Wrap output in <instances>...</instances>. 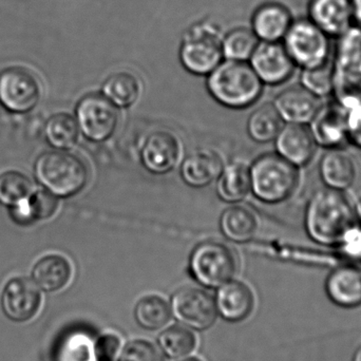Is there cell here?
Instances as JSON below:
<instances>
[{
	"instance_id": "obj_1",
	"label": "cell",
	"mask_w": 361,
	"mask_h": 361,
	"mask_svg": "<svg viewBox=\"0 0 361 361\" xmlns=\"http://www.w3.org/2000/svg\"><path fill=\"white\" fill-rule=\"evenodd\" d=\"M354 206L343 191L319 189L316 191L305 210V229L316 243L338 246L348 231L357 223Z\"/></svg>"
},
{
	"instance_id": "obj_2",
	"label": "cell",
	"mask_w": 361,
	"mask_h": 361,
	"mask_svg": "<svg viewBox=\"0 0 361 361\" xmlns=\"http://www.w3.org/2000/svg\"><path fill=\"white\" fill-rule=\"evenodd\" d=\"M207 90L221 105L244 109L260 99L263 82L250 63L226 59L208 74Z\"/></svg>"
},
{
	"instance_id": "obj_3",
	"label": "cell",
	"mask_w": 361,
	"mask_h": 361,
	"mask_svg": "<svg viewBox=\"0 0 361 361\" xmlns=\"http://www.w3.org/2000/svg\"><path fill=\"white\" fill-rule=\"evenodd\" d=\"M36 179L57 197H70L86 186L89 171L82 159L66 150L48 152L34 165Z\"/></svg>"
},
{
	"instance_id": "obj_4",
	"label": "cell",
	"mask_w": 361,
	"mask_h": 361,
	"mask_svg": "<svg viewBox=\"0 0 361 361\" xmlns=\"http://www.w3.org/2000/svg\"><path fill=\"white\" fill-rule=\"evenodd\" d=\"M252 191L257 199L267 204L288 200L298 185V169L278 154L257 158L250 169Z\"/></svg>"
},
{
	"instance_id": "obj_5",
	"label": "cell",
	"mask_w": 361,
	"mask_h": 361,
	"mask_svg": "<svg viewBox=\"0 0 361 361\" xmlns=\"http://www.w3.org/2000/svg\"><path fill=\"white\" fill-rule=\"evenodd\" d=\"M333 66L338 103L350 108L361 102V27H351L339 36Z\"/></svg>"
},
{
	"instance_id": "obj_6",
	"label": "cell",
	"mask_w": 361,
	"mask_h": 361,
	"mask_svg": "<svg viewBox=\"0 0 361 361\" xmlns=\"http://www.w3.org/2000/svg\"><path fill=\"white\" fill-rule=\"evenodd\" d=\"M237 258L231 248L218 241L195 246L189 259V273L195 281L209 288L222 286L237 271Z\"/></svg>"
},
{
	"instance_id": "obj_7",
	"label": "cell",
	"mask_w": 361,
	"mask_h": 361,
	"mask_svg": "<svg viewBox=\"0 0 361 361\" xmlns=\"http://www.w3.org/2000/svg\"><path fill=\"white\" fill-rule=\"evenodd\" d=\"M283 39L290 59L302 69L324 65L330 59L329 36L310 19L292 23Z\"/></svg>"
},
{
	"instance_id": "obj_8",
	"label": "cell",
	"mask_w": 361,
	"mask_h": 361,
	"mask_svg": "<svg viewBox=\"0 0 361 361\" xmlns=\"http://www.w3.org/2000/svg\"><path fill=\"white\" fill-rule=\"evenodd\" d=\"M75 116L80 133L94 143L111 139L120 120L118 107L102 93L85 95L76 106Z\"/></svg>"
},
{
	"instance_id": "obj_9",
	"label": "cell",
	"mask_w": 361,
	"mask_h": 361,
	"mask_svg": "<svg viewBox=\"0 0 361 361\" xmlns=\"http://www.w3.org/2000/svg\"><path fill=\"white\" fill-rule=\"evenodd\" d=\"M180 59L187 71L208 75L222 63V39L212 27H195L180 46Z\"/></svg>"
},
{
	"instance_id": "obj_10",
	"label": "cell",
	"mask_w": 361,
	"mask_h": 361,
	"mask_svg": "<svg viewBox=\"0 0 361 361\" xmlns=\"http://www.w3.org/2000/svg\"><path fill=\"white\" fill-rule=\"evenodd\" d=\"M42 88L29 70L11 67L0 72V105L12 114H27L39 102Z\"/></svg>"
},
{
	"instance_id": "obj_11",
	"label": "cell",
	"mask_w": 361,
	"mask_h": 361,
	"mask_svg": "<svg viewBox=\"0 0 361 361\" xmlns=\"http://www.w3.org/2000/svg\"><path fill=\"white\" fill-rule=\"evenodd\" d=\"M171 312L180 324L197 331L209 329L218 313L212 295L195 286L179 288L173 295Z\"/></svg>"
},
{
	"instance_id": "obj_12",
	"label": "cell",
	"mask_w": 361,
	"mask_h": 361,
	"mask_svg": "<svg viewBox=\"0 0 361 361\" xmlns=\"http://www.w3.org/2000/svg\"><path fill=\"white\" fill-rule=\"evenodd\" d=\"M42 307V295L32 280L15 277L8 280L0 295V309L6 319L25 324L33 319Z\"/></svg>"
},
{
	"instance_id": "obj_13",
	"label": "cell",
	"mask_w": 361,
	"mask_h": 361,
	"mask_svg": "<svg viewBox=\"0 0 361 361\" xmlns=\"http://www.w3.org/2000/svg\"><path fill=\"white\" fill-rule=\"evenodd\" d=\"M182 157L180 140L169 131L158 130L148 135L142 146L141 163L148 173L164 176L179 165Z\"/></svg>"
},
{
	"instance_id": "obj_14",
	"label": "cell",
	"mask_w": 361,
	"mask_h": 361,
	"mask_svg": "<svg viewBox=\"0 0 361 361\" xmlns=\"http://www.w3.org/2000/svg\"><path fill=\"white\" fill-rule=\"evenodd\" d=\"M250 66L263 84L277 86L292 76L296 65L284 44L279 42H262L252 53Z\"/></svg>"
},
{
	"instance_id": "obj_15",
	"label": "cell",
	"mask_w": 361,
	"mask_h": 361,
	"mask_svg": "<svg viewBox=\"0 0 361 361\" xmlns=\"http://www.w3.org/2000/svg\"><path fill=\"white\" fill-rule=\"evenodd\" d=\"M310 20L326 35L339 36L349 31L354 20L352 0H311Z\"/></svg>"
},
{
	"instance_id": "obj_16",
	"label": "cell",
	"mask_w": 361,
	"mask_h": 361,
	"mask_svg": "<svg viewBox=\"0 0 361 361\" xmlns=\"http://www.w3.org/2000/svg\"><path fill=\"white\" fill-rule=\"evenodd\" d=\"M278 154L296 167L309 164L316 152L315 139L305 124H288L282 127L275 139Z\"/></svg>"
},
{
	"instance_id": "obj_17",
	"label": "cell",
	"mask_w": 361,
	"mask_h": 361,
	"mask_svg": "<svg viewBox=\"0 0 361 361\" xmlns=\"http://www.w3.org/2000/svg\"><path fill=\"white\" fill-rule=\"evenodd\" d=\"M311 131L316 143L329 148L341 147L349 141L348 109L339 103L320 107L312 120Z\"/></svg>"
},
{
	"instance_id": "obj_18",
	"label": "cell",
	"mask_w": 361,
	"mask_h": 361,
	"mask_svg": "<svg viewBox=\"0 0 361 361\" xmlns=\"http://www.w3.org/2000/svg\"><path fill=\"white\" fill-rule=\"evenodd\" d=\"M284 122L290 124L311 123L319 111L320 101L317 95L303 86H294L282 91L274 103Z\"/></svg>"
},
{
	"instance_id": "obj_19",
	"label": "cell",
	"mask_w": 361,
	"mask_h": 361,
	"mask_svg": "<svg viewBox=\"0 0 361 361\" xmlns=\"http://www.w3.org/2000/svg\"><path fill=\"white\" fill-rule=\"evenodd\" d=\"M214 301L223 319L231 322L246 319L255 307V297L250 286L231 280L219 288Z\"/></svg>"
},
{
	"instance_id": "obj_20",
	"label": "cell",
	"mask_w": 361,
	"mask_h": 361,
	"mask_svg": "<svg viewBox=\"0 0 361 361\" xmlns=\"http://www.w3.org/2000/svg\"><path fill=\"white\" fill-rule=\"evenodd\" d=\"M224 165L212 150L201 149L187 156L180 165V177L188 186L203 188L218 179Z\"/></svg>"
},
{
	"instance_id": "obj_21",
	"label": "cell",
	"mask_w": 361,
	"mask_h": 361,
	"mask_svg": "<svg viewBox=\"0 0 361 361\" xmlns=\"http://www.w3.org/2000/svg\"><path fill=\"white\" fill-rule=\"evenodd\" d=\"M319 173L328 188L347 190L355 182L356 165L345 150L330 148L320 161Z\"/></svg>"
},
{
	"instance_id": "obj_22",
	"label": "cell",
	"mask_w": 361,
	"mask_h": 361,
	"mask_svg": "<svg viewBox=\"0 0 361 361\" xmlns=\"http://www.w3.org/2000/svg\"><path fill=\"white\" fill-rule=\"evenodd\" d=\"M290 11L280 4H263L252 17V31L262 42H280L292 25Z\"/></svg>"
},
{
	"instance_id": "obj_23",
	"label": "cell",
	"mask_w": 361,
	"mask_h": 361,
	"mask_svg": "<svg viewBox=\"0 0 361 361\" xmlns=\"http://www.w3.org/2000/svg\"><path fill=\"white\" fill-rule=\"evenodd\" d=\"M71 263L61 255H48L32 269V280L44 293H56L68 286L72 278Z\"/></svg>"
},
{
	"instance_id": "obj_24",
	"label": "cell",
	"mask_w": 361,
	"mask_h": 361,
	"mask_svg": "<svg viewBox=\"0 0 361 361\" xmlns=\"http://www.w3.org/2000/svg\"><path fill=\"white\" fill-rule=\"evenodd\" d=\"M326 292L336 305L352 307L361 303V271L354 265H343L332 271Z\"/></svg>"
},
{
	"instance_id": "obj_25",
	"label": "cell",
	"mask_w": 361,
	"mask_h": 361,
	"mask_svg": "<svg viewBox=\"0 0 361 361\" xmlns=\"http://www.w3.org/2000/svg\"><path fill=\"white\" fill-rule=\"evenodd\" d=\"M97 338L86 329L66 333L55 349V361H103L97 350Z\"/></svg>"
},
{
	"instance_id": "obj_26",
	"label": "cell",
	"mask_w": 361,
	"mask_h": 361,
	"mask_svg": "<svg viewBox=\"0 0 361 361\" xmlns=\"http://www.w3.org/2000/svg\"><path fill=\"white\" fill-rule=\"evenodd\" d=\"M216 180L218 197L226 203L238 204L252 191L250 167L242 163L227 165Z\"/></svg>"
},
{
	"instance_id": "obj_27",
	"label": "cell",
	"mask_w": 361,
	"mask_h": 361,
	"mask_svg": "<svg viewBox=\"0 0 361 361\" xmlns=\"http://www.w3.org/2000/svg\"><path fill=\"white\" fill-rule=\"evenodd\" d=\"M220 228L223 235L231 241L245 243L256 235L258 220L252 210L244 206L233 205L221 214Z\"/></svg>"
},
{
	"instance_id": "obj_28",
	"label": "cell",
	"mask_w": 361,
	"mask_h": 361,
	"mask_svg": "<svg viewBox=\"0 0 361 361\" xmlns=\"http://www.w3.org/2000/svg\"><path fill=\"white\" fill-rule=\"evenodd\" d=\"M142 92V85L135 74L116 72L106 78L102 85V94L116 107L130 108L137 103Z\"/></svg>"
},
{
	"instance_id": "obj_29",
	"label": "cell",
	"mask_w": 361,
	"mask_h": 361,
	"mask_svg": "<svg viewBox=\"0 0 361 361\" xmlns=\"http://www.w3.org/2000/svg\"><path fill=\"white\" fill-rule=\"evenodd\" d=\"M283 122L274 104H265L250 114L247 121L248 135L257 143L275 141L284 126Z\"/></svg>"
},
{
	"instance_id": "obj_30",
	"label": "cell",
	"mask_w": 361,
	"mask_h": 361,
	"mask_svg": "<svg viewBox=\"0 0 361 361\" xmlns=\"http://www.w3.org/2000/svg\"><path fill=\"white\" fill-rule=\"evenodd\" d=\"M80 127L71 114L61 112L49 118L44 127L47 141L55 149L69 150L78 144Z\"/></svg>"
},
{
	"instance_id": "obj_31",
	"label": "cell",
	"mask_w": 361,
	"mask_h": 361,
	"mask_svg": "<svg viewBox=\"0 0 361 361\" xmlns=\"http://www.w3.org/2000/svg\"><path fill=\"white\" fill-rule=\"evenodd\" d=\"M171 315L169 303L157 295L143 297L135 305V320L145 330H160L169 324Z\"/></svg>"
},
{
	"instance_id": "obj_32",
	"label": "cell",
	"mask_w": 361,
	"mask_h": 361,
	"mask_svg": "<svg viewBox=\"0 0 361 361\" xmlns=\"http://www.w3.org/2000/svg\"><path fill=\"white\" fill-rule=\"evenodd\" d=\"M158 343L167 357L178 360L192 353L197 347V338L188 329L173 326L159 335Z\"/></svg>"
},
{
	"instance_id": "obj_33",
	"label": "cell",
	"mask_w": 361,
	"mask_h": 361,
	"mask_svg": "<svg viewBox=\"0 0 361 361\" xmlns=\"http://www.w3.org/2000/svg\"><path fill=\"white\" fill-rule=\"evenodd\" d=\"M258 40L252 30L235 29L222 39L223 57L231 61H246L256 50Z\"/></svg>"
},
{
	"instance_id": "obj_34",
	"label": "cell",
	"mask_w": 361,
	"mask_h": 361,
	"mask_svg": "<svg viewBox=\"0 0 361 361\" xmlns=\"http://www.w3.org/2000/svg\"><path fill=\"white\" fill-rule=\"evenodd\" d=\"M33 193L31 180L19 171H11L0 175V203L14 207L29 199Z\"/></svg>"
},
{
	"instance_id": "obj_35",
	"label": "cell",
	"mask_w": 361,
	"mask_h": 361,
	"mask_svg": "<svg viewBox=\"0 0 361 361\" xmlns=\"http://www.w3.org/2000/svg\"><path fill=\"white\" fill-rule=\"evenodd\" d=\"M301 82L305 88L318 97L330 94L334 88L332 63L328 61L318 67L303 69Z\"/></svg>"
},
{
	"instance_id": "obj_36",
	"label": "cell",
	"mask_w": 361,
	"mask_h": 361,
	"mask_svg": "<svg viewBox=\"0 0 361 361\" xmlns=\"http://www.w3.org/2000/svg\"><path fill=\"white\" fill-rule=\"evenodd\" d=\"M27 209L34 222L51 218L59 207V197L50 191L37 190L30 195L27 201Z\"/></svg>"
},
{
	"instance_id": "obj_37",
	"label": "cell",
	"mask_w": 361,
	"mask_h": 361,
	"mask_svg": "<svg viewBox=\"0 0 361 361\" xmlns=\"http://www.w3.org/2000/svg\"><path fill=\"white\" fill-rule=\"evenodd\" d=\"M118 361H163L154 345L143 339L129 341L120 354Z\"/></svg>"
},
{
	"instance_id": "obj_38",
	"label": "cell",
	"mask_w": 361,
	"mask_h": 361,
	"mask_svg": "<svg viewBox=\"0 0 361 361\" xmlns=\"http://www.w3.org/2000/svg\"><path fill=\"white\" fill-rule=\"evenodd\" d=\"M338 246L343 254L353 261H361V223L357 222L343 238Z\"/></svg>"
},
{
	"instance_id": "obj_39",
	"label": "cell",
	"mask_w": 361,
	"mask_h": 361,
	"mask_svg": "<svg viewBox=\"0 0 361 361\" xmlns=\"http://www.w3.org/2000/svg\"><path fill=\"white\" fill-rule=\"evenodd\" d=\"M348 137L352 144L361 148V102L348 108Z\"/></svg>"
},
{
	"instance_id": "obj_40",
	"label": "cell",
	"mask_w": 361,
	"mask_h": 361,
	"mask_svg": "<svg viewBox=\"0 0 361 361\" xmlns=\"http://www.w3.org/2000/svg\"><path fill=\"white\" fill-rule=\"evenodd\" d=\"M354 19L360 23L361 27V0H352Z\"/></svg>"
},
{
	"instance_id": "obj_41",
	"label": "cell",
	"mask_w": 361,
	"mask_h": 361,
	"mask_svg": "<svg viewBox=\"0 0 361 361\" xmlns=\"http://www.w3.org/2000/svg\"><path fill=\"white\" fill-rule=\"evenodd\" d=\"M354 210H355L356 218H357L358 222L361 223V197L358 200L357 203H356Z\"/></svg>"
},
{
	"instance_id": "obj_42",
	"label": "cell",
	"mask_w": 361,
	"mask_h": 361,
	"mask_svg": "<svg viewBox=\"0 0 361 361\" xmlns=\"http://www.w3.org/2000/svg\"><path fill=\"white\" fill-rule=\"evenodd\" d=\"M353 361H361V347L357 350V352H356Z\"/></svg>"
},
{
	"instance_id": "obj_43",
	"label": "cell",
	"mask_w": 361,
	"mask_h": 361,
	"mask_svg": "<svg viewBox=\"0 0 361 361\" xmlns=\"http://www.w3.org/2000/svg\"><path fill=\"white\" fill-rule=\"evenodd\" d=\"M180 361H202V360L197 357H188V358H185V360H183Z\"/></svg>"
}]
</instances>
